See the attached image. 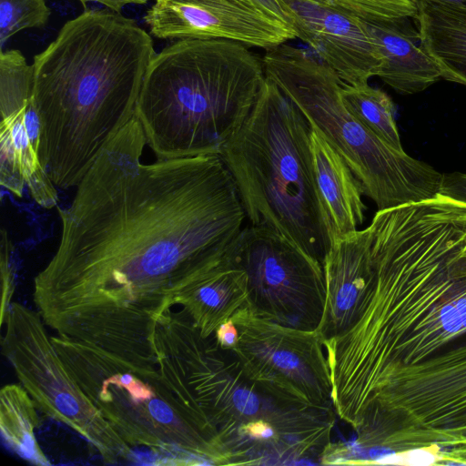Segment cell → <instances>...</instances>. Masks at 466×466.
Wrapping results in <instances>:
<instances>
[{
    "mask_svg": "<svg viewBox=\"0 0 466 466\" xmlns=\"http://www.w3.org/2000/svg\"><path fill=\"white\" fill-rule=\"evenodd\" d=\"M134 116L58 208V247L34 279L46 326L127 363L157 364L155 326L217 266L247 219L218 154L141 162Z\"/></svg>",
    "mask_w": 466,
    "mask_h": 466,
    "instance_id": "cell-1",
    "label": "cell"
},
{
    "mask_svg": "<svg viewBox=\"0 0 466 466\" xmlns=\"http://www.w3.org/2000/svg\"><path fill=\"white\" fill-rule=\"evenodd\" d=\"M370 226L373 287L357 322L322 341L332 400L352 420L400 368L466 335V204L439 193Z\"/></svg>",
    "mask_w": 466,
    "mask_h": 466,
    "instance_id": "cell-2",
    "label": "cell"
},
{
    "mask_svg": "<svg viewBox=\"0 0 466 466\" xmlns=\"http://www.w3.org/2000/svg\"><path fill=\"white\" fill-rule=\"evenodd\" d=\"M155 55L149 34L134 19L106 8L85 9L34 56L39 156L56 187H76L135 116Z\"/></svg>",
    "mask_w": 466,
    "mask_h": 466,
    "instance_id": "cell-3",
    "label": "cell"
},
{
    "mask_svg": "<svg viewBox=\"0 0 466 466\" xmlns=\"http://www.w3.org/2000/svg\"><path fill=\"white\" fill-rule=\"evenodd\" d=\"M154 349L162 378L201 427L219 440L224 465H255L275 429L302 464H319L331 442L333 410L296 404L266 390L214 334L203 338L183 309L157 319Z\"/></svg>",
    "mask_w": 466,
    "mask_h": 466,
    "instance_id": "cell-4",
    "label": "cell"
},
{
    "mask_svg": "<svg viewBox=\"0 0 466 466\" xmlns=\"http://www.w3.org/2000/svg\"><path fill=\"white\" fill-rule=\"evenodd\" d=\"M265 80L263 62L241 43L177 40L151 59L135 116L157 159L218 154Z\"/></svg>",
    "mask_w": 466,
    "mask_h": 466,
    "instance_id": "cell-5",
    "label": "cell"
},
{
    "mask_svg": "<svg viewBox=\"0 0 466 466\" xmlns=\"http://www.w3.org/2000/svg\"><path fill=\"white\" fill-rule=\"evenodd\" d=\"M312 130L266 76L249 116L218 155L249 225L285 238L322 265L332 241L314 177Z\"/></svg>",
    "mask_w": 466,
    "mask_h": 466,
    "instance_id": "cell-6",
    "label": "cell"
},
{
    "mask_svg": "<svg viewBox=\"0 0 466 466\" xmlns=\"http://www.w3.org/2000/svg\"><path fill=\"white\" fill-rule=\"evenodd\" d=\"M262 62L266 76L345 160L378 210L417 203L440 193L442 174L389 146L363 126L341 100L343 81L325 63L286 44L267 50Z\"/></svg>",
    "mask_w": 466,
    "mask_h": 466,
    "instance_id": "cell-7",
    "label": "cell"
},
{
    "mask_svg": "<svg viewBox=\"0 0 466 466\" xmlns=\"http://www.w3.org/2000/svg\"><path fill=\"white\" fill-rule=\"evenodd\" d=\"M84 393L129 446L149 449L155 465H223L218 441L198 423L157 367L129 364L83 342L50 336Z\"/></svg>",
    "mask_w": 466,
    "mask_h": 466,
    "instance_id": "cell-8",
    "label": "cell"
},
{
    "mask_svg": "<svg viewBox=\"0 0 466 466\" xmlns=\"http://www.w3.org/2000/svg\"><path fill=\"white\" fill-rule=\"evenodd\" d=\"M362 418L382 455L431 444L451 451L466 436V335L397 370Z\"/></svg>",
    "mask_w": 466,
    "mask_h": 466,
    "instance_id": "cell-9",
    "label": "cell"
},
{
    "mask_svg": "<svg viewBox=\"0 0 466 466\" xmlns=\"http://www.w3.org/2000/svg\"><path fill=\"white\" fill-rule=\"evenodd\" d=\"M4 324L2 354L37 409L80 434L106 463L135 459L131 446L105 420L68 371L40 314L15 302Z\"/></svg>",
    "mask_w": 466,
    "mask_h": 466,
    "instance_id": "cell-10",
    "label": "cell"
},
{
    "mask_svg": "<svg viewBox=\"0 0 466 466\" xmlns=\"http://www.w3.org/2000/svg\"><path fill=\"white\" fill-rule=\"evenodd\" d=\"M225 255L246 272L248 306L256 315L285 327L318 330L326 303L319 261L285 238L249 224Z\"/></svg>",
    "mask_w": 466,
    "mask_h": 466,
    "instance_id": "cell-11",
    "label": "cell"
},
{
    "mask_svg": "<svg viewBox=\"0 0 466 466\" xmlns=\"http://www.w3.org/2000/svg\"><path fill=\"white\" fill-rule=\"evenodd\" d=\"M231 319L239 336L230 350L250 380L288 401L334 410L331 374L317 330L277 324L248 305Z\"/></svg>",
    "mask_w": 466,
    "mask_h": 466,
    "instance_id": "cell-12",
    "label": "cell"
},
{
    "mask_svg": "<svg viewBox=\"0 0 466 466\" xmlns=\"http://www.w3.org/2000/svg\"><path fill=\"white\" fill-rule=\"evenodd\" d=\"M144 21L163 40L228 39L269 50L297 38L242 0H154Z\"/></svg>",
    "mask_w": 466,
    "mask_h": 466,
    "instance_id": "cell-13",
    "label": "cell"
},
{
    "mask_svg": "<svg viewBox=\"0 0 466 466\" xmlns=\"http://www.w3.org/2000/svg\"><path fill=\"white\" fill-rule=\"evenodd\" d=\"M297 38L309 44L323 63L349 85L368 84L382 59L362 18L309 0H279Z\"/></svg>",
    "mask_w": 466,
    "mask_h": 466,
    "instance_id": "cell-14",
    "label": "cell"
},
{
    "mask_svg": "<svg viewBox=\"0 0 466 466\" xmlns=\"http://www.w3.org/2000/svg\"><path fill=\"white\" fill-rule=\"evenodd\" d=\"M0 184L17 198L25 187L42 208L57 206L56 187L39 156L40 124L33 90L0 93Z\"/></svg>",
    "mask_w": 466,
    "mask_h": 466,
    "instance_id": "cell-15",
    "label": "cell"
},
{
    "mask_svg": "<svg viewBox=\"0 0 466 466\" xmlns=\"http://www.w3.org/2000/svg\"><path fill=\"white\" fill-rule=\"evenodd\" d=\"M372 240L368 226L334 241L327 253L325 310L317 330L322 340L344 333L359 319L375 279Z\"/></svg>",
    "mask_w": 466,
    "mask_h": 466,
    "instance_id": "cell-16",
    "label": "cell"
},
{
    "mask_svg": "<svg viewBox=\"0 0 466 466\" xmlns=\"http://www.w3.org/2000/svg\"><path fill=\"white\" fill-rule=\"evenodd\" d=\"M410 17L364 20L382 59L379 76L402 95L424 91L441 78V70L420 46Z\"/></svg>",
    "mask_w": 466,
    "mask_h": 466,
    "instance_id": "cell-17",
    "label": "cell"
},
{
    "mask_svg": "<svg viewBox=\"0 0 466 466\" xmlns=\"http://www.w3.org/2000/svg\"><path fill=\"white\" fill-rule=\"evenodd\" d=\"M310 147L317 190L333 243L363 224L364 191L345 160L314 130Z\"/></svg>",
    "mask_w": 466,
    "mask_h": 466,
    "instance_id": "cell-18",
    "label": "cell"
},
{
    "mask_svg": "<svg viewBox=\"0 0 466 466\" xmlns=\"http://www.w3.org/2000/svg\"><path fill=\"white\" fill-rule=\"evenodd\" d=\"M248 303L247 274L226 255L175 300V306L181 305L203 338L212 336L221 323Z\"/></svg>",
    "mask_w": 466,
    "mask_h": 466,
    "instance_id": "cell-19",
    "label": "cell"
},
{
    "mask_svg": "<svg viewBox=\"0 0 466 466\" xmlns=\"http://www.w3.org/2000/svg\"><path fill=\"white\" fill-rule=\"evenodd\" d=\"M420 46L441 78L466 86V10L428 1L416 3Z\"/></svg>",
    "mask_w": 466,
    "mask_h": 466,
    "instance_id": "cell-20",
    "label": "cell"
},
{
    "mask_svg": "<svg viewBox=\"0 0 466 466\" xmlns=\"http://www.w3.org/2000/svg\"><path fill=\"white\" fill-rule=\"evenodd\" d=\"M36 405L19 384H7L0 391V431L9 450L26 462L48 466L51 462L40 448L35 434L40 420Z\"/></svg>",
    "mask_w": 466,
    "mask_h": 466,
    "instance_id": "cell-21",
    "label": "cell"
},
{
    "mask_svg": "<svg viewBox=\"0 0 466 466\" xmlns=\"http://www.w3.org/2000/svg\"><path fill=\"white\" fill-rule=\"evenodd\" d=\"M340 97L346 108L369 130L393 148L403 151L391 98L368 84L343 82Z\"/></svg>",
    "mask_w": 466,
    "mask_h": 466,
    "instance_id": "cell-22",
    "label": "cell"
},
{
    "mask_svg": "<svg viewBox=\"0 0 466 466\" xmlns=\"http://www.w3.org/2000/svg\"><path fill=\"white\" fill-rule=\"evenodd\" d=\"M51 15L45 0H0V48L17 32L42 28Z\"/></svg>",
    "mask_w": 466,
    "mask_h": 466,
    "instance_id": "cell-23",
    "label": "cell"
},
{
    "mask_svg": "<svg viewBox=\"0 0 466 466\" xmlns=\"http://www.w3.org/2000/svg\"><path fill=\"white\" fill-rule=\"evenodd\" d=\"M332 5L364 20L408 16L415 19L418 7L413 0H309Z\"/></svg>",
    "mask_w": 466,
    "mask_h": 466,
    "instance_id": "cell-24",
    "label": "cell"
},
{
    "mask_svg": "<svg viewBox=\"0 0 466 466\" xmlns=\"http://www.w3.org/2000/svg\"><path fill=\"white\" fill-rule=\"evenodd\" d=\"M448 455L437 444L414 447L396 451L379 459L375 464L394 465H445Z\"/></svg>",
    "mask_w": 466,
    "mask_h": 466,
    "instance_id": "cell-25",
    "label": "cell"
},
{
    "mask_svg": "<svg viewBox=\"0 0 466 466\" xmlns=\"http://www.w3.org/2000/svg\"><path fill=\"white\" fill-rule=\"evenodd\" d=\"M13 245L5 228L1 230L0 270H1V326H3L15 292V266L12 262Z\"/></svg>",
    "mask_w": 466,
    "mask_h": 466,
    "instance_id": "cell-26",
    "label": "cell"
},
{
    "mask_svg": "<svg viewBox=\"0 0 466 466\" xmlns=\"http://www.w3.org/2000/svg\"><path fill=\"white\" fill-rule=\"evenodd\" d=\"M258 13L281 25L292 33L291 19L279 0H242ZM295 34V33H294Z\"/></svg>",
    "mask_w": 466,
    "mask_h": 466,
    "instance_id": "cell-27",
    "label": "cell"
},
{
    "mask_svg": "<svg viewBox=\"0 0 466 466\" xmlns=\"http://www.w3.org/2000/svg\"><path fill=\"white\" fill-rule=\"evenodd\" d=\"M440 194L466 204V173L442 174Z\"/></svg>",
    "mask_w": 466,
    "mask_h": 466,
    "instance_id": "cell-28",
    "label": "cell"
},
{
    "mask_svg": "<svg viewBox=\"0 0 466 466\" xmlns=\"http://www.w3.org/2000/svg\"><path fill=\"white\" fill-rule=\"evenodd\" d=\"M238 329L232 319L221 323L214 332L218 344L225 349H233L238 340Z\"/></svg>",
    "mask_w": 466,
    "mask_h": 466,
    "instance_id": "cell-29",
    "label": "cell"
},
{
    "mask_svg": "<svg viewBox=\"0 0 466 466\" xmlns=\"http://www.w3.org/2000/svg\"><path fill=\"white\" fill-rule=\"evenodd\" d=\"M86 9V4L95 2L105 5L106 8L121 13L122 9L127 5H145L147 0H78Z\"/></svg>",
    "mask_w": 466,
    "mask_h": 466,
    "instance_id": "cell-30",
    "label": "cell"
},
{
    "mask_svg": "<svg viewBox=\"0 0 466 466\" xmlns=\"http://www.w3.org/2000/svg\"><path fill=\"white\" fill-rule=\"evenodd\" d=\"M415 3L420 1H428L440 5H444L462 10H466V0H413Z\"/></svg>",
    "mask_w": 466,
    "mask_h": 466,
    "instance_id": "cell-31",
    "label": "cell"
},
{
    "mask_svg": "<svg viewBox=\"0 0 466 466\" xmlns=\"http://www.w3.org/2000/svg\"><path fill=\"white\" fill-rule=\"evenodd\" d=\"M461 257L466 260V246H465V248H464L463 252L461 253Z\"/></svg>",
    "mask_w": 466,
    "mask_h": 466,
    "instance_id": "cell-32",
    "label": "cell"
}]
</instances>
